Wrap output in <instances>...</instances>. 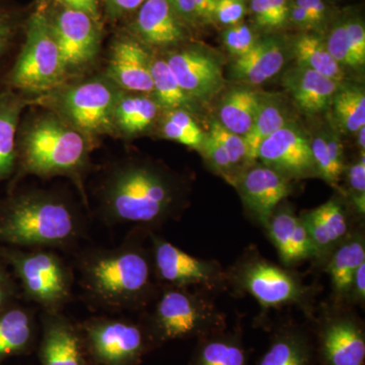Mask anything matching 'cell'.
I'll use <instances>...</instances> for the list:
<instances>
[{
  "mask_svg": "<svg viewBox=\"0 0 365 365\" xmlns=\"http://www.w3.org/2000/svg\"><path fill=\"white\" fill-rule=\"evenodd\" d=\"M151 230L136 227L115 248L88 249L79 255V284L86 297L108 312L146 311L160 284L151 257Z\"/></svg>",
  "mask_w": 365,
  "mask_h": 365,
  "instance_id": "1",
  "label": "cell"
},
{
  "mask_svg": "<svg viewBox=\"0 0 365 365\" xmlns=\"http://www.w3.org/2000/svg\"><path fill=\"white\" fill-rule=\"evenodd\" d=\"M98 213L107 225L155 230L184 210V186L155 163L129 160L106 173L98 190Z\"/></svg>",
  "mask_w": 365,
  "mask_h": 365,
  "instance_id": "2",
  "label": "cell"
},
{
  "mask_svg": "<svg viewBox=\"0 0 365 365\" xmlns=\"http://www.w3.org/2000/svg\"><path fill=\"white\" fill-rule=\"evenodd\" d=\"M78 208L51 192L16 194L0 207V242L24 249L66 250L86 235Z\"/></svg>",
  "mask_w": 365,
  "mask_h": 365,
  "instance_id": "3",
  "label": "cell"
},
{
  "mask_svg": "<svg viewBox=\"0 0 365 365\" xmlns=\"http://www.w3.org/2000/svg\"><path fill=\"white\" fill-rule=\"evenodd\" d=\"M91 143L59 115L44 113L19 127L16 168L23 176L71 178L83 191V178L90 169Z\"/></svg>",
  "mask_w": 365,
  "mask_h": 365,
  "instance_id": "4",
  "label": "cell"
},
{
  "mask_svg": "<svg viewBox=\"0 0 365 365\" xmlns=\"http://www.w3.org/2000/svg\"><path fill=\"white\" fill-rule=\"evenodd\" d=\"M227 289L249 294L258 302L262 317L270 309L297 307L307 318L314 313L317 290L306 284L294 269L264 258L256 248L248 249L232 267L227 269Z\"/></svg>",
  "mask_w": 365,
  "mask_h": 365,
  "instance_id": "5",
  "label": "cell"
},
{
  "mask_svg": "<svg viewBox=\"0 0 365 365\" xmlns=\"http://www.w3.org/2000/svg\"><path fill=\"white\" fill-rule=\"evenodd\" d=\"M215 294L199 289L160 285L143 323L153 343L201 338L227 327V316L216 306Z\"/></svg>",
  "mask_w": 365,
  "mask_h": 365,
  "instance_id": "6",
  "label": "cell"
},
{
  "mask_svg": "<svg viewBox=\"0 0 365 365\" xmlns=\"http://www.w3.org/2000/svg\"><path fill=\"white\" fill-rule=\"evenodd\" d=\"M25 30V42L7 73L6 88L21 95L51 93L62 85L67 72L44 11L32 14Z\"/></svg>",
  "mask_w": 365,
  "mask_h": 365,
  "instance_id": "7",
  "label": "cell"
},
{
  "mask_svg": "<svg viewBox=\"0 0 365 365\" xmlns=\"http://www.w3.org/2000/svg\"><path fill=\"white\" fill-rule=\"evenodd\" d=\"M354 307L329 302L309 319L314 365H365V326Z\"/></svg>",
  "mask_w": 365,
  "mask_h": 365,
  "instance_id": "8",
  "label": "cell"
},
{
  "mask_svg": "<svg viewBox=\"0 0 365 365\" xmlns=\"http://www.w3.org/2000/svg\"><path fill=\"white\" fill-rule=\"evenodd\" d=\"M7 260L26 299L46 313H58L71 302L73 271L53 250H13Z\"/></svg>",
  "mask_w": 365,
  "mask_h": 365,
  "instance_id": "9",
  "label": "cell"
},
{
  "mask_svg": "<svg viewBox=\"0 0 365 365\" xmlns=\"http://www.w3.org/2000/svg\"><path fill=\"white\" fill-rule=\"evenodd\" d=\"M120 90L109 78L88 79L53 96V106L64 121L86 137L114 132L113 114Z\"/></svg>",
  "mask_w": 365,
  "mask_h": 365,
  "instance_id": "10",
  "label": "cell"
},
{
  "mask_svg": "<svg viewBox=\"0 0 365 365\" xmlns=\"http://www.w3.org/2000/svg\"><path fill=\"white\" fill-rule=\"evenodd\" d=\"M150 241L153 269L160 285L198 287L215 295L227 292V269L220 262L191 256L153 230Z\"/></svg>",
  "mask_w": 365,
  "mask_h": 365,
  "instance_id": "11",
  "label": "cell"
},
{
  "mask_svg": "<svg viewBox=\"0 0 365 365\" xmlns=\"http://www.w3.org/2000/svg\"><path fill=\"white\" fill-rule=\"evenodd\" d=\"M83 331L88 350L102 365H136L155 345L143 323L128 319H91Z\"/></svg>",
  "mask_w": 365,
  "mask_h": 365,
  "instance_id": "12",
  "label": "cell"
},
{
  "mask_svg": "<svg viewBox=\"0 0 365 365\" xmlns=\"http://www.w3.org/2000/svg\"><path fill=\"white\" fill-rule=\"evenodd\" d=\"M66 72L83 68L97 57L100 48V21L83 11L60 6L47 16Z\"/></svg>",
  "mask_w": 365,
  "mask_h": 365,
  "instance_id": "13",
  "label": "cell"
},
{
  "mask_svg": "<svg viewBox=\"0 0 365 365\" xmlns=\"http://www.w3.org/2000/svg\"><path fill=\"white\" fill-rule=\"evenodd\" d=\"M299 216L316 251L314 265L321 270L333 252L364 222L340 195Z\"/></svg>",
  "mask_w": 365,
  "mask_h": 365,
  "instance_id": "14",
  "label": "cell"
},
{
  "mask_svg": "<svg viewBox=\"0 0 365 365\" xmlns=\"http://www.w3.org/2000/svg\"><path fill=\"white\" fill-rule=\"evenodd\" d=\"M232 186L239 191L249 217L265 227L274 210L292 193V181L261 163L248 165Z\"/></svg>",
  "mask_w": 365,
  "mask_h": 365,
  "instance_id": "15",
  "label": "cell"
},
{
  "mask_svg": "<svg viewBox=\"0 0 365 365\" xmlns=\"http://www.w3.org/2000/svg\"><path fill=\"white\" fill-rule=\"evenodd\" d=\"M257 160L292 181L318 177L311 140L290 123L261 143Z\"/></svg>",
  "mask_w": 365,
  "mask_h": 365,
  "instance_id": "16",
  "label": "cell"
},
{
  "mask_svg": "<svg viewBox=\"0 0 365 365\" xmlns=\"http://www.w3.org/2000/svg\"><path fill=\"white\" fill-rule=\"evenodd\" d=\"M168 66L182 90L194 101H207L223 86L222 67L217 60L199 48H186L172 53Z\"/></svg>",
  "mask_w": 365,
  "mask_h": 365,
  "instance_id": "17",
  "label": "cell"
},
{
  "mask_svg": "<svg viewBox=\"0 0 365 365\" xmlns=\"http://www.w3.org/2000/svg\"><path fill=\"white\" fill-rule=\"evenodd\" d=\"M285 201L274 210L264 227L284 267L294 269L316 260V251L299 215Z\"/></svg>",
  "mask_w": 365,
  "mask_h": 365,
  "instance_id": "18",
  "label": "cell"
},
{
  "mask_svg": "<svg viewBox=\"0 0 365 365\" xmlns=\"http://www.w3.org/2000/svg\"><path fill=\"white\" fill-rule=\"evenodd\" d=\"M151 59L143 46L130 37L115 41L108 64L107 78L128 93H153Z\"/></svg>",
  "mask_w": 365,
  "mask_h": 365,
  "instance_id": "19",
  "label": "cell"
},
{
  "mask_svg": "<svg viewBox=\"0 0 365 365\" xmlns=\"http://www.w3.org/2000/svg\"><path fill=\"white\" fill-rule=\"evenodd\" d=\"M257 365H314V339L309 324L292 319L277 324Z\"/></svg>",
  "mask_w": 365,
  "mask_h": 365,
  "instance_id": "20",
  "label": "cell"
},
{
  "mask_svg": "<svg viewBox=\"0 0 365 365\" xmlns=\"http://www.w3.org/2000/svg\"><path fill=\"white\" fill-rule=\"evenodd\" d=\"M133 29L146 44L165 48L184 42L188 26L168 0H145L136 11Z\"/></svg>",
  "mask_w": 365,
  "mask_h": 365,
  "instance_id": "21",
  "label": "cell"
},
{
  "mask_svg": "<svg viewBox=\"0 0 365 365\" xmlns=\"http://www.w3.org/2000/svg\"><path fill=\"white\" fill-rule=\"evenodd\" d=\"M364 263L365 232L364 223H362L333 252L322 269L330 277L332 292L329 302L348 306V294L353 276Z\"/></svg>",
  "mask_w": 365,
  "mask_h": 365,
  "instance_id": "22",
  "label": "cell"
},
{
  "mask_svg": "<svg viewBox=\"0 0 365 365\" xmlns=\"http://www.w3.org/2000/svg\"><path fill=\"white\" fill-rule=\"evenodd\" d=\"M283 83L299 110L307 115L326 111L341 88L340 83L300 66L285 73Z\"/></svg>",
  "mask_w": 365,
  "mask_h": 365,
  "instance_id": "23",
  "label": "cell"
},
{
  "mask_svg": "<svg viewBox=\"0 0 365 365\" xmlns=\"http://www.w3.org/2000/svg\"><path fill=\"white\" fill-rule=\"evenodd\" d=\"M285 63L284 46L275 37L259 38L247 54L235 58L232 73L237 81L259 86L279 73Z\"/></svg>",
  "mask_w": 365,
  "mask_h": 365,
  "instance_id": "24",
  "label": "cell"
},
{
  "mask_svg": "<svg viewBox=\"0 0 365 365\" xmlns=\"http://www.w3.org/2000/svg\"><path fill=\"white\" fill-rule=\"evenodd\" d=\"M190 365H250L242 327H225L198 338Z\"/></svg>",
  "mask_w": 365,
  "mask_h": 365,
  "instance_id": "25",
  "label": "cell"
},
{
  "mask_svg": "<svg viewBox=\"0 0 365 365\" xmlns=\"http://www.w3.org/2000/svg\"><path fill=\"white\" fill-rule=\"evenodd\" d=\"M41 356L44 365H83L81 339L71 322L58 313L44 312Z\"/></svg>",
  "mask_w": 365,
  "mask_h": 365,
  "instance_id": "26",
  "label": "cell"
},
{
  "mask_svg": "<svg viewBox=\"0 0 365 365\" xmlns=\"http://www.w3.org/2000/svg\"><path fill=\"white\" fill-rule=\"evenodd\" d=\"M31 101L9 88L0 91V182L16 169V139L24 109Z\"/></svg>",
  "mask_w": 365,
  "mask_h": 365,
  "instance_id": "27",
  "label": "cell"
},
{
  "mask_svg": "<svg viewBox=\"0 0 365 365\" xmlns=\"http://www.w3.org/2000/svg\"><path fill=\"white\" fill-rule=\"evenodd\" d=\"M160 110L155 98L121 91L113 114L114 131L127 137L140 135L153 126Z\"/></svg>",
  "mask_w": 365,
  "mask_h": 365,
  "instance_id": "28",
  "label": "cell"
},
{
  "mask_svg": "<svg viewBox=\"0 0 365 365\" xmlns=\"http://www.w3.org/2000/svg\"><path fill=\"white\" fill-rule=\"evenodd\" d=\"M264 96L250 88H237L228 91L220 104L218 116L220 124L244 137L253 125Z\"/></svg>",
  "mask_w": 365,
  "mask_h": 365,
  "instance_id": "29",
  "label": "cell"
},
{
  "mask_svg": "<svg viewBox=\"0 0 365 365\" xmlns=\"http://www.w3.org/2000/svg\"><path fill=\"white\" fill-rule=\"evenodd\" d=\"M297 66L318 72L321 76L342 83L344 71L327 48L325 39L317 33H302L292 42Z\"/></svg>",
  "mask_w": 365,
  "mask_h": 365,
  "instance_id": "30",
  "label": "cell"
},
{
  "mask_svg": "<svg viewBox=\"0 0 365 365\" xmlns=\"http://www.w3.org/2000/svg\"><path fill=\"white\" fill-rule=\"evenodd\" d=\"M34 316L21 307L0 312V359L26 349L32 340Z\"/></svg>",
  "mask_w": 365,
  "mask_h": 365,
  "instance_id": "31",
  "label": "cell"
},
{
  "mask_svg": "<svg viewBox=\"0 0 365 365\" xmlns=\"http://www.w3.org/2000/svg\"><path fill=\"white\" fill-rule=\"evenodd\" d=\"M289 124L284 107L273 97H264L251 129L244 136L250 163L257 162L261 143L276 131Z\"/></svg>",
  "mask_w": 365,
  "mask_h": 365,
  "instance_id": "32",
  "label": "cell"
},
{
  "mask_svg": "<svg viewBox=\"0 0 365 365\" xmlns=\"http://www.w3.org/2000/svg\"><path fill=\"white\" fill-rule=\"evenodd\" d=\"M150 71L153 98L160 109L189 111L193 108L195 101L182 90L165 59H151Z\"/></svg>",
  "mask_w": 365,
  "mask_h": 365,
  "instance_id": "33",
  "label": "cell"
},
{
  "mask_svg": "<svg viewBox=\"0 0 365 365\" xmlns=\"http://www.w3.org/2000/svg\"><path fill=\"white\" fill-rule=\"evenodd\" d=\"M331 106L343 130L356 133L365 126V95L361 88H340L334 96Z\"/></svg>",
  "mask_w": 365,
  "mask_h": 365,
  "instance_id": "34",
  "label": "cell"
},
{
  "mask_svg": "<svg viewBox=\"0 0 365 365\" xmlns=\"http://www.w3.org/2000/svg\"><path fill=\"white\" fill-rule=\"evenodd\" d=\"M162 122V133L165 139L176 141L187 148L199 150L203 143L205 132L196 123L186 110H172Z\"/></svg>",
  "mask_w": 365,
  "mask_h": 365,
  "instance_id": "35",
  "label": "cell"
},
{
  "mask_svg": "<svg viewBox=\"0 0 365 365\" xmlns=\"http://www.w3.org/2000/svg\"><path fill=\"white\" fill-rule=\"evenodd\" d=\"M23 28V19L18 9L0 0V91L6 88L7 59L11 56Z\"/></svg>",
  "mask_w": 365,
  "mask_h": 365,
  "instance_id": "36",
  "label": "cell"
},
{
  "mask_svg": "<svg viewBox=\"0 0 365 365\" xmlns=\"http://www.w3.org/2000/svg\"><path fill=\"white\" fill-rule=\"evenodd\" d=\"M290 0H251L250 11L256 28L274 32L289 25Z\"/></svg>",
  "mask_w": 365,
  "mask_h": 365,
  "instance_id": "37",
  "label": "cell"
},
{
  "mask_svg": "<svg viewBox=\"0 0 365 365\" xmlns=\"http://www.w3.org/2000/svg\"><path fill=\"white\" fill-rule=\"evenodd\" d=\"M345 198L355 215L364 220L365 215V151H360L359 157L351 165L346 167Z\"/></svg>",
  "mask_w": 365,
  "mask_h": 365,
  "instance_id": "38",
  "label": "cell"
},
{
  "mask_svg": "<svg viewBox=\"0 0 365 365\" xmlns=\"http://www.w3.org/2000/svg\"><path fill=\"white\" fill-rule=\"evenodd\" d=\"M208 133L222 146L230 162L239 172V175L248 165H252L247 158V148L244 137L227 130L217 120L211 123Z\"/></svg>",
  "mask_w": 365,
  "mask_h": 365,
  "instance_id": "39",
  "label": "cell"
},
{
  "mask_svg": "<svg viewBox=\"0 0 365 365\" xmlns=\"http://www.w3.org/2000/svg\"><path fill=\"white\" fill-rule=\"evenodd\" d=\"M325 42L329 52L342 68L343 66L351 69L364 67L353 52L349 38L346 32L344 20L334 24Z\"/></svg>",
  "mask_w": 365,
  "mask_h": 365,
  "instance_id": "40",
  "label": "cell"
},
{
  "mask_svg": "<svg viewBox=\"0 0 365 365\" xmlns=\"http://www.w3.org/2000/svg\"><path fill=\"white\" fill-rule=\"evenodd\" d=\"M259 37L252 26L240 23L227 26L223 32V43L230 54L235 58L247 54L258 42Z\"/></svg>",
  "mask_w": 365,
  "mask_h": 365,
  "instance_id": "41",
  "label": "cell"
},
{
  "mask_svg": "<svg viewBox=\"0 0 365 365\" xmlns=\"http://www.w3.org/2000/svg\"><path fill=\"white\" fill-rule=\"evenodd\" d=\"M248 11L247 0H217L213 23L232 26L242 23Z\"/></svg>",
  "mask_w": 365,
  "mask_h": 365,
  "instance_id": "42",
  "label": "cell"
},
{
  "mask_svg": "<svg viewBox=\"0 0 365 365\" xmlns=\"http://www.w3.org/2000/svg\"><path fill=\"white\" fill-rule=\"evenodd\" d=\"M346 32L349 38L350 45L355 56L362 66L365 64V26L359 18H349L344 20Z\"/></svg>",
  "mask_w": 365,
  "mask_h": 365,
  "instance_id": "43",
  "label": "cell"
},
{
  "mask_svg": "<svg viewBox=\"0 0 365 365\" xmlns=\"http://www.w3.org/2000/svg\"><path fill=\"white\" fill-rule=\"evenodd\" d=\"M309 14L316 25L317 31L326 26L329 19V9L325 0H292Z\"/></svg>",
  "mask_w": 365,
  "mask_h": 365,
  "instance_id": "44",
  "label": "cell"
},
{
  "mask_svg": "<svg viewBox=\"0 0 365 365\" xmlns=\"http://www.w3.org/2000/svg\"><path fill=\"white\" fill-rule=\"evenodd\" d=\"M365 304V263L362 264L354 276L351 285H350L349 294H348L347 304L350 307H364Z\"/></svg>",
  "mask_w": 365,
  "mask_h": 365,
  "instance_id": "45",
  "label": "cell"
},
{
  "mask_svg": "<svg viewBox=\"0 0 365 365\" xmlns=\"http://www.w3.org/2000/svg\"><path fill=\"white\" fill-rule=\"evenodd\" d=\"M288 24L299 29L304 33L316 32L317 28L309 14L299 4L290 0Z\"/></svg>",
  "mask_w": 365,
  "mask_h": 365,
  "instance_id": "46",
  "label": "cell"
},
{
  "mask_svg": "<svg viewBox=\"0 0 365 365\" xmlns=\"http://www.w3.org/2000/svg\"><path fill=\"white\" fill-rule=\"evenodd\" d=\"M145 0H104L106 11L113 19L135 13Z\"/></svg>",
  "mask_w": 365,
  "mask_h": 365,
  "instance_id": "47",
  "label": "cell"
},
{
  "mask_svg": "<svg viewBox=\"0 0 365 365\" xmlns=\"http://www.w3.org/2000/svg\"><path fill=\"white\" fill-rule=\"evenodd\" d=\"M182 23L187 26L198 25L196 0H168Z\"/></svg>",
  "mask_w": 365,
  "mask_h": 365,
  "instance_id": "48",
  "label": "cell"
},
{
  "mask_svg": "<svg viewBox=\"0 0 365 365\" xmlns=\"http://www.w3.org/2000/svg\"><path fill=\"white\" fill-rule=\"evenodd\" d=\"M57 2H58L59 6L83 11V13L91 16L93 20L100 21L98 0H57Z\"/></svg>",
  "mask_w": 365,
  "mask_h": 365,
  "instance_id": "49",
  "label": "cell"
},
{
  "mask_svg": "<svg viewBox=\"0 0 365 365\" xmlns=\"http://www.w3.org/2000/svg\"><path fill=\"white\" fill-rule=\"evenodd\" d=\"M14 294L13 281L9 276L0 267V312L11 307V300Z\"/></svg>",
  "mask_w": 365,
  "mask_h": 365,
  "instance_id": "50",
  "label": "cell"
},
{
  "mask_svg": "<svg viewBox=\"0 0 365 365\" xmlns=\"http://www.w3.org/2000/svg\"><path fill=\"white\" fill-rule=\"evenodd\" d=\"M217 0H196V13L198 24L213 23V14Z\"/></svg>",
  "mask_w": 365,
  "mask_h": 365,
  "instance_id": "51",
  "label": "cell"
},
{
  "mask_svg": "<svg viewBox=\"0 0 365 365\" xmlns=\"http://www.w3.org/2000/svg\"><path fill=\"white\" fill-rule=\"evenodd\" d=\"M357 133V144L360 151H364L365 150V126L360 128Z\"/></svg>",
  "mask_w": 365,
  "mask_h": 365,
  "instance_id": "52",
  "label": "cell"
},
{
  "mask_svg": "<svg viewBox=\"0 0 365 365\" xmlns=\"http://www.w3.org/2000/svg\"><path fill=\"white\" fill-rule=\"evenodd\" d=\"M38 1H39V4H40V9H42V6H44L46 4H47L48 2V0H38Z\"/></svg>",
  "mask_w": 365,
  "mask_h": 365,
  "instance_id": "53",
  "label": "cell"
}]
</instances>
